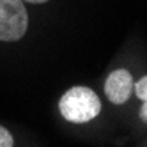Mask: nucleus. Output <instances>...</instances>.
<instances>
[{
    "label": "nucleus",
    "mask_w": 147,
    "mask_h": 147,
    "mask_svg": "<svg viewBox=\"0 0 147 147\" xmlns=\"http://www.w3.org/2000/svg\"><path fill=\"white\" fill-rule=\"evenodd\" d=\"M59 108L66 121L75 124H83L99 115L101 101L98 94L89 87H71L60 98Z\"/></svg>",
    "instance_id": "f257e3e1"
},
{
    "label": "nucleus",
    "mask_w": 147,
    "mask_h": 147,
    "mask_svg": "<svg viewBox=\"0 0 147 147\" xmlns=\"http://www.w3.org/2000/svg\"><path fill=\"white\" fill-rule=\"evenodd\" d=\"M28 28L23 0H0V41H18Z\"/></svg>",
    "instance_id": "f03ea898"
},
{
    "label": "nucleus",
    "mask_w": 147,
    "mask_h": 147,
    "mask_svg": "<svg viewBox=\"0 0 147 147\" xmlns=\"http://www.w3.org/2000/svg\"><path fill=\"white\" fill-rule=\"evenodd\" d=\"M135 87V82L129 71L126 69H115L110 73L105 82V94L113 105H122L129 99Z\"/></svg>",
    "instance_id": "7ed1b4c3"
},
{
    "label": "nucleus",
    "mask_w": 147,
    "mask_h": 147,
    "mask_svg": "<svg viewBox=\"0 0 147 147\" xmlns=\"http://www.w3.org/2000/svg\"><path fill=\"white\" fill-rule=\"evenodd\" d=\"M133 89H135V92H136V96H138L142 101H144V99H147V75H145L142 80L136 82Z\"/></svg>",
    "instance_id": "20e7f679"
},
{
    "label": "nucleus",
    "mask_w": 147,
    "mask_h": 147,
    "mask_svg": "<svg viewBox=\"0 0 147 147\" xmlns=\"http://www.w3.org/2000/svg\"><path fill=\"white\" fill-rule=\"evenodd\" d=\"M14 145V138L4 126H0V147H13Z\"/></svg>",
    "instance_id": "39448f33"
},
{
    "label": "nucleus",
    "mask_w": 147,
    "mask_h": 147,
    "mask_svg": "<svg viewBox=\"0 0 147 147\" xmlns=\"http://www.w3.org/2000/svg\"><path fill=\"white\" fill-rule=\"evenodd\" d=\"M140 119L147 124V99L142 101V108H140Z\"/></svg>",
    "instance_id": "423d86ee"
},
{
    "label": "nucleus",
    "mask_w": 147,
    "mask_h": 147,
    "mask_svg": "<svg viewBox=\"0 0 147 147\" xmlns=\"http://www.w3.org/2000/svg\"><path fill=\"white\" fill-rule=\"evenodd\" d=\"M23 2H30V4H45L48 0H23Z\"/></svg>",
    "instance_id": "0eeeda50"
}]
</instances>
